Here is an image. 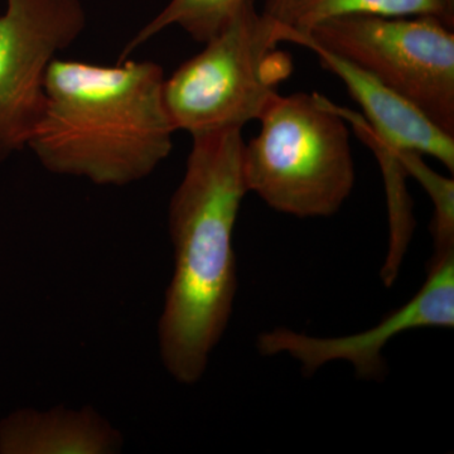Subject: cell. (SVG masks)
<instances>
[{"mask_svg":"<svg viewBox=\"0 0 454 454\" xmlns=\"http://www.w3.org/2000/svg\"><path fill=\"white\" fill-rule=\"evenodd\" d=\"M241 130L192 136L184 177L169 202L175 265L158 322V346L164 369L179 384L201 380L234 310L232 240L249 193Z\"/></svg>","mask_w":454,"mask_h":454,"instance_id":"obj_1","label":"cell"},{"mask_svg":"<svg viewBox=\"0 0 454 454\" xmlns=\"http://www.w3.org/2000/svg\"><path fill=\"white\" fill-rule=\"evenodd\" d=\"M163 68L53 59L46 101L27 148L51 173L124 187L167 160L176 133L164 103Z\"/></svg>","mask_w":454,"mask_h":454,"instance_id":"obj_2","label":"cell"},{"mask_svg":"<svg viewBox=\"0 0 454 454\" xmlns=\"http://www.w3.org/2000/svg\"><path fill=\"white\" fill-rule=\"evenodd\" d=\"M259 121L258 136L244 145L247 192L298 219L337 214L356 173L348 122L333 101L319 94H279Z\"/></svg>","mask_w":454,"mask_h":454,"instance_id":"obj_3","label":"cell"},{"mask_svg":"<svg viewBox=\"0 0 454 454\" xmlns=\"http://www.w3.org/2000/svg\"><path fill=\"white\" fill-rule=\"evenodd\" d=\"M279 43V23L247 0L199 55L164 80V103L176 131L192 137L259 121L293 71Z\"/></svg>","mask_w":454,"mask_h":454,"instance_id":"obj_4","label":"cell"},{"mask_svg":"<svg viewBox=\"0 0 454 454\" xmlns=\"http://www.w3.org/2000/svg\"><path fill=\"white\" fill-rule=\"evenodd\" d=\"M313 43L351 62L454 137V33L435 17L345 16L280 42Z\"/></svg>","mask_w":454,"mask_h":454,"instance_id":"obj_5","label":"cell"},{"mask_svg":"<svg viewBox=\"0 0 454 454\" xmlns=\"http://www.w3.org/2000/svg\"><path fill=\"white\" fill-rule=\"evenodd\" d=\"M82 0H5L0 13V163L28 145L50 65L82 35Z\"/></svg>","mask_w":454,"mask_h":454,"instance_id":"obj_6","label":"cell"},{"mask_svg":"<svg viewBox=\"0 0 454 454\" xmlns=\"http://www.w3.org/2000/svg\"><path fill=\"white\" fill-rule=\"evenodd\" d=\"M454 327V252L433 255L426 282L404 306L360 333L315 337L291 328L260 333L256 348L264 356L289 355L310 376L327 364H351L360 379H381L387 372L382 351L394 337L419 328Z\"/></svg>","mask_w":454,"mask_h":454,"instance_id":"obj_7","label":"cell"},{"mask_svg":"<svg viewBox=\"0 0 454 454\" xmlns=\"http://www.w3.org/2000/svg\"><path fill=\"white\" fill-rule=\"evenodd\" d=\"M301 46L318 57L319 64L343 82L363 107L372 130L395 151H411L439 160L454 172V137L438 128L413 104L360 67L313 43Z\"/></svg>","mask_w":454,"mask_h":454,"instance_id":"obj_8","label":"cell"},{"mask_svg":"<svg viewBox=\"0 0 454 454\" xmlns=\"http://www.w3.org/2000/svg\"><path fill=\"white\" fill-rule=\"evenodd\" d=\"M121 430L92 406L20 408L0 419V454H115Z\"/></svg>","mask_w":454,"mask_h":454,"instance_id":"obj_9","label":"cell"},{"mask_svg":"<svg viewBox=\"0 0 454 454\" xmlns=\"http://www.w3.org/2000/svg\"><path fill=\"white\" fill-rule=\"evenodd\" d=\"M262 12L288 31L300 33L345 16H430L454 26V0H268Z\"/></svg>","mask_w":454,"mask_h":454,"instance_id":"obj_10","label":"cell"},{"mask_svg":"<svg viewBox=\"0 0 454 454\" xmlns=\"http://www.w3.org/2000/svg\"><path fill=\"white\" fill-rule=\"evenodd\" d=\"M333 106L348 125H351L357 137L372 149L380 164L389 211V249L382 265L380 277L385 286H391L399 276L415 226L413 203L405 186V178L408 175L397 160L395 149L391 148L372 130L364 116L336 104H333Z\"/></svg>","mask_w":454,"mask_h":454,"instance_id":"obj_11","label":"cell"},{"mask_svg":"<svg viewBox=\"0 0 454 454\" xmlns=\"http://www.w3.org/2000/svg\"><path fill=\"white\" fill-rule=\"evenodd\" d=\"M247 0H169L122 50L119 61L127 59L146 42L169 27L177 26L193 40L205 43L226 25Z\"/></svg>","mask_w":454,"mask_h":454,"instance_id":"obj_12","label":"cell"},{"mask_svg":"<svg viewBox=\"0 0 454 454\" xmlns=\"http://www.w3.org/2000/svg\"><path fill=\"white\" fill-rule=\"evenodd\" d=\"M406 175L424 188L434 207L430 231L434 241V255L454 252V181L430 168L423 155L411 151H395Z\"/></svg>","mask_w":454,"mask_h":454,"instance_id":"obj_13","label":"cell"}]
</instances>
